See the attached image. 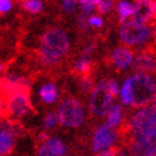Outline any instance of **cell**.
I'll use <instances>...</instances> for the list:
<instances>
[{
	"instance_id": "6da1fadb",
	"label": "cell",
	"mask_w": 156,
	"mask_h": 156,
	"mask_svg": "<svg viewBox=\"0 0 156 156\" xmlns=\"http://www.w3.org/2000/svg\"><path fill=\"white\" fill-rule=\"evenodd\" d=\"M70 51V40L62 28H50L42 34L38 44V60L46 67L57 65Z\"/></svg>"
},
{
	"instance_id": "7a4b0ae2",
	"label": "cell",
	"mask_w": 156,
	"mask_h": 156,
	"mask_svg": "<svg viewBox=\"0 0 156 156\" xmlns=\"http://www.w3.org/2000/svg\"><path fill=\"white\" fill-rule=\"evenodd\" d=\"M127 131L132 138H149L156 135V109L152 104L138 107L127 119Z\"/></svg>"
},
{
	"instance_id": "3957f363",
	"label": "cell",
	"mask_w": 156,
	"mask_h": 156,
	"mask_svg": "<svg viewBox=\"0 0 156 156\" xmlns=\"http://www.w3.org/2000/svg\"><path fill=\"white\" fill-rule=\"evenodd\" d=\"M118 38L121 43L129 48L142 50L152 40V27L146 23L129 19L121 24L118 29Z\"/></svg>"
},
{
	"instance_id": "277c9868",
	"label": "cell",
	"mask_w": 156,
	"mask_h": 156,
	"mask_svg": "<svg viewBox=\"0 0 156 156\" xmlns=\"http://www.w3.org/2000/svg\"><path fill=\"white\" fill-rule=\"evenodd\" d=\"M57 115L60 126L65 128H79L87 121L88 111L81 100L67 97L58 104Z\"/></svg>"
},
{
	"instance_id": "5b68a950",
	"label": "cell",
	"mask_w": 156,
	"mask_h": 156,
	"mask_svg": "<svg viewBox=\"0 0 156 156\" xmlns=\"http://www.w3.org/2000/svg\"><path fill=\"white\" fill-rule=\"evenodd\" d=\"M133 95V107H144L152 103L156 93V79L151 74L135 73L128 76Z\"/></svg>"
},
{
	"instance_id": "8992f818",
	"label": "cell",
	"mask_w": 156,
	"mask_h": 156,
	"mask_svg": "<svg viewBox=\"0 0 156 156\" xmlns=\"http://www.w3.org/2000/svg\"><path fill=\"white\" fill-rule=\"evenodd\" d=\"M115 95L111 91L108 80H99L89 94V111L95 117H105L112 109Z\"/></svg>"
},
{
	"instance_id": "52a82bcc",
	"label": "cell",
	"mask_w": 156,
	"mask_h": 156,
	"mask_svg": "<svg viewBox=\"0 0 156 156\" xmlns=\"http://www.w3.org/2000/svg\"><path fill=\"white\" fill-rule=\"evenodd\" d=\"M2 104L4 113L9 115L12 119L23 118L33 111L28 89H18L4 95V100Z\"/></svg>"
},
{
	"instance_id": "ba28073f",
	"label": "cell",
	"mask_w": 156,
	"mask_h": 156,
	"mask_svg": "<svg viewBox=\"0 0 156 156\" xmlns=\"http://www.w3.org/2000/svg\"><path fill=\"white\" fill-rule=\"evenodd\" d=\"M117 141H118V132H117V129L109 127L107 123H103L99 124L93 132L90 149L94 154L105 151L108 149H113Z\"/></svg>"
},
{
	"instance_id": "9c48e42d",
	"label": "cell",
	"mask_w": 156,
	"mask_h": 156,
	"mask_svg": "<svg viewBox=\"0 0 156 156\" xmlns=\"http://www.w3.org/2000/svg\"><path fill=\"white\" fill-rule=\"evenodd\" d=\"M109 58H111V64L119 71H124V70H128L129 67L133 66L135 62V53L132 51V48L127 47V46H118L112 50L111 55H109Z\"/></svg>"
},
{
	"instance_id": "30bf717a",
	"label": "cell",
	"mask_w": 156,
	"mask_h": 156,
	"mask_svg": "<svg viewBox=\"0 0 156 156\" xmlns=\"http://www.w3.org/2000/svg\"><path fill=\"white\" fill-rule=\"evenodd\" d=\"M135 73H145V74H155L156 73V52L154 50L142 48L137 52L133 62Z\"/></svg>"
},
{
	"instance_id": "8fae6325",
	"label": "cell",
	"mask_w": 156,
	"mask_h": 156,
	"mask_svg": "<svg viewBox=\"0 0 156 156\" xmlns=\"http://www.w3.org/2000/svg\"><path fill=\"white\" fill-rule=\"evenodd\" d=\"M67 145L60 137H50L41 142L37 149L36 156H66Z\"/></svg>"
},
{
	"instance_id": "7c38bea8",
	"label": "cell",
	"mask_w": 156,
	"mask_h": 156,
	"mask_svg": "<svg viewBox=\"0 0 156 156\" xmlns=\"http://www.w3.org/2000/svg\"><path fill=\"white\" fill-rule=\"evenodd\" d=\"M155 136L149 138H132V141L128 145V155L129 156H156Z\"/></svg>"
},
{
	"instance_id": "4fadbf2b",
	"label": "cell",
	"mask_w": 156,
	"mask_h": 156,
	"mask_svg": "<svg viewBox=\"0 0 156 156\" xmlns=\"http://www.w3.org/2000/svg\"><path fill=\"white\" fill-rule=\"evenodd\" d=\"M28 88H29V81L23 75H19L17 73H9L5 76H3L2 80L3 95H6L18 89H28Z\"/></svg>"
},
{
	"instance_id": "5bb4252c",
	"label": "cell",
	"mask_w": 156,
	"mask_h": 156,
	"mask_svg": "<svg viewBox=\"0 0 156 156\" xmlns=\"http://www.w3.org/2000/svg\"><path fill=\"white\" fill-rule=\"evenodd\" d=\"M132 19H135L140 23H146V24H149V23L154 19L152 0H136Z\"/></svg>"
},
{
	"instance_id": "9a60e30c",
	"label": "cell",
	"mask_w": 156,
	"mask_h": 156,
	"mask_svg": "<svg viewBox=\"0 0 156 156\" xmlns=\"http://www.w3.org/2000/svg\"><path fill=\"white\" fill-rule=\"evenodd\" d=\"M38 98L46 105L55 104L60 98V91L57 85L53 81H46L41 84V87L38 88Z\"/></svg>"
},
{
	"instance_id": "2e32d148",
	"label": "cell",
	"mask_w": 156,
	"mask_h": 156,
	"mask_svg": "<svg viewBox=\"0 0 156 156\" xmlns=\"http://www.w3.org/2000/svg\"><path fill=\"white\" fill-rule=\"evenodd\" d=\"M15 137L17 135L3 124L2 129H0V155L2 156H8L13 151L15 145Z\"/></svg>"
},
{
	"instance_id": "e0dca14e",
	"label": "cell",
	"mask_w": 156,
	"mask_h": 156,
	"mask_svg": "<svg viewBox=\"0 0 156 156\" xmlns=\"http://www.w3.org/2000/svg\"><path fill=\"white\" fill-rule=\"evenodd\" d=\"M123 104H114L112 109L108 112L105 115V123L109 127H112L114 129L119 128L122 126V123L124 121V109Z\"/></svg>"
},
{
	"instance_id": "ac0fdd59",
	"label": "cell",
	"mask_w": 156,
	"mask_h": 156,
	"mask_svg": "<svg viewBox=\"0 0 156 156\" xmlns=\"http://www.w3.org/2000/svg\"><path fill=\"white\" fill-rule=\"evenodd\" d=\"M135 10V3L129 2V0H118L117 2V15H118V20L121 23H124L132 18Z\"/></svg>"
},
{
	"instance_id": "d6986e66",
	"label": "cell",
	"mask_w": 156,
	"mask_h": 156,
	"mask_svg": "<svg viewBox=\"0 0 156 156\" xmlns=\"http://www.w3.org/2000/svg\"><path fill=\"white\" fill-rule=\"evenodd\" d=\"M118 98L121 104H123L124 107H133V95H132V87H131L129 77H126L121 84Z\"/></svg>"
},
{
	"instance_id": "ffe728a7",
	"label": "cell",
	"mask_w": 156,
	"mask_h": 156,
	"mask_svg": "<svg viewBox=\"0 0 156 156\" xmlns=\"http://www.w3.org/2000/svg\"><path fill=\"white\" fill-rule=\"evenodd\" d=\"M91 60L87 56H81L77 60H75V62L73 64V69L76 74L79 75H89V73L91 71Z\"/></svg>"
},
{
	"instance_id": "44dd1931",
	"label": "cell",
	"mask_w": 156,
	"mask_h": 156,
	"mask_svg": "<svg viewBox=\"0 0 156 156\" xmlns=\"http://www.w3.org/2000/svg\"><path fill=\"white\" fill-rule=\"evenodd\" d=\"M20 5H22L23 9L29 14H38L43 9L42 0H22Z\"/></svg>"
},
{
	"instance_id": "7402d4cb",
	"label": "cell",
	"mask_w": 156,
	"mask_h": 156,
	"mask_svg": "<svg viewBox=\"0 0 156 156\" xmlns=\"http://www.w3.org/2000/svg\"><path fill=\"white\" fill-rule=\"evenodd\" d=\"M58 124H60V122H58L57 112H48L42 119V127H43L44 131L55 129Z\"/></svg>"
},
{
	"instance_id": "603a6c76",
	"label": "cell",
	"mask_w": 156,
	"mask_h": 156,
	"mask_svg": "<svg viewBox=\"0 0 156 156\" xmlns=\"http://www.w3.org/2000/svg\"><path fill=\"white\" fill-rule=\"evenodd\" d=\"M79 8V0H61V10L66 14L76 13Z\"/></svg>"
},
{
	"instance_id": "cb8c5ba5",
	"label": "cell",
	"mask_w": 156,
	"mask_h": 156,
	"mask_svg": "<svg viewBox=\"0 0 156 156\" xmlns=\"http://www.w3.org/2000/svg\"><path fill=\"white\" fill-rule=\"evenodd\" d=\"M79 8L81 13L90 15L97 9V0H79Z\"/></svg>"
},
{
	"instance_id": "d4e9b609",
	"label": "cell",
	"mask_w": 156,
	"mask_h": 156,
	"mask_svg": "<svg viewBox=\"0 0 156 156\" xmlns=\"http://www.w3.org/2000/svg\"><path fill=\"white\" fill-rule=\"evenodd\" d=\"M94 85H95L94 81H93V79L89 75H83L79 79V88L84 93H88V91L90 93L91 89L94 88Z\"/></svg>"
},
{
	"instance_id": "484cf974",
	"label": "cell",
	"mask_w": 156,
	"mask_h": 156,
	"mask_svg": "<svg viewBox=\"0 0 156 156\" xmlns=\"http://www.w3.org/2000/svg\"><path fill=\"white\" fill-rule=\"evenodd\" d=\"M114 6V0H97V10L100 14L109 13Z\"/></svg>"
},
{
	"instance_id": "4316f807",
	"label": "cell",
	"mask_w": 156,
	"mask_h": 156,
	"mask_svg": "<svg viewBox=\"0 0 156 156\" xmlns=\"http://www.w3.org/2000/svg\"><path fill=\"white\" fill-rule=\"evenodd\" d=\"M88 22H89L90 28H102L104 24L102 17H100V15H97V14H90L88 17Z\"/></svg>"
},
{
	"instance_id": "83f0119b",
	"label": "cell",
	"mask_w": 156,
	"mask_h": 156,
	"mask_svg": "<svg viewBox=\"0 0 156 156\" xmlns=\"http://www.w3.org/2000/svg\"><path fill=\"white\" fill-rule=\"evenodd\" d=\"M88 17H89V15L84 14V13L77 15V26H79V28L83 29V30H88L90 28L89 22H88Z\"/></svg>"
},
{
	"instance_id": "f1b7e54d",
	"label": "cell",
	"mask_w": 156,
	"mask_h": 156,
	"mask_svg": "<svg viewBox=\"0 0 156 156\" xmlns=\"http://www.w3.org/2000/svg\"><path fill=\"white\" fill-rule=\"evenodd\" d=\"M94 51H95V43L94 42H87L81 48V56L89 57Z\"/></svg>"
},
{
	"instance_id": "f546056e",
	"label": "cell",
	"mask_w": 156,
	"mask_h": 156,
	"mask_svg": "<svg viewBox=\"0 0 156 156\" xmlns=\"http://www.w3.org/2000/svg\"><path fill=\"white\" fill-rule=\"evenodd\" d=\"M13 8V0H0V13L6 14Z\"/></svg>"
},
{
	"instance_id": "4dcf8cb0",
	"label": "cell",
	"mask_w": 156,
	"mask_h": 156,
	"mask_svg": "<svg viewBox=\"0 0 156 156\" xmlns=\"http://www.w3.org/2000/svg\"><path fill=\"white\" fill-rule=\"evenodd\" d=\"M94 156H118V151H117L115 149H108L105 151L97 152Z\"/></svg>"
},
{
	"instance_id": "1f68e13d",
	"label": "cell",
	"mask_w": 156,
	"mask_h": 156,
	"mask_svg": "<svg viewBox=\"0 0 156 156\" xmlns=\"http://www.w3.org/2000/svg\"><path fill=\"white\" fill-rule=\"evenodd\" d=\"M50 138V136H48V133L47 132H41L40 133V136H38V140H40V142H43V141H46V140H48Z\"/></svg>"
},
{
	"instance_id": "d6a6232c",
	"label": "cell",
	"mask_w": 156,
	"mask_h": 156,
	"mask_svg": "<svg viewBox=\"0 0 156 156\" xmlns=\"http://www.w3.org/2000/svg\"><path fill=\"white\" fill-rule=\"evenodd\" d=\"M152 41H154V43L156 46V24L152 27Z\"/></svg>"
},
{
	"instance_id": "836d02e7",
	"label": "cell",
	"mask_w": 156,
	"mask_h": 156,
	"mask_svg": "<svg viewBox=\"0 0 156 156\" xmlns=\"http://www.w3.org/2000/svg\"><path fill=\"white\" fill-rule=\"evenodd\" d=\"M152 12H154V19L156 20V0H152Z\"/></svg>"
},
{
	"instance_id": "e575fe53",
	"label": "cell",
	"mask_w": 156,
	"mask_h": 156,
	"mask_svg": "<svg viewBox=\"0 0 156 156\" xmlns=\"http://www.w3.org/2000/svg\"><path fill=\"white\" fill-rule=\"evenodd\" d=\"M152 105H154V108L156 109V93H155V97H154V100H152V103H151Z\"/></svg>"
},
{
	"instance_id": "d590c367",
	"label": "cell",
	"mask_w": 156,
	"mask_h": 156,
	"mask_svg": "<svg viewBox=\"0 0 156 156\" xmlns=\"http://www.w3.org/2000/svg\"><path fill=\"white\" fill-rule=\"evenodd\" d=\"M155 147H156V136H155Z\"/></svg>"
}]
</instances>
